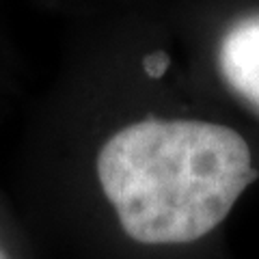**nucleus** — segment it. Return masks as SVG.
I'll list each match as a JSON object with an SVG mask.
<instances>
[{
  "label": "nucleus",
  "mask_w": 259,
  "mask_h": 259,
  "mask_svg": "<svg viewBox=\"0 0 259 259\" xmlns=\"http://www.w3.org/2000/svg\"><path fill=\"white\" fill-rule=\"evenodd\" d=\"M257 177L236 130L194 119H145L97 153V180L121 229L141 244H188L221 225Z\"/></svg>",
  "instance_id": "1"
},
{
  "label": "nucleus",
  "mask_w": 259,
  "mask_h": 259,
  "mask_svg": "<svg viewBox=\"0 0 259 259\" xmlns=\"http://www.w3.org/2000/svg\"><path fill=\"white\" fill-rule=\"evenodd\" d=\"M218 69L242 100L259 110V13L242 15L218 44Z\"/></svg>",
  "instance_id": "2"
},
{
  "label": "nucleus",
  "mask_w": 259,
  "mask_h": 259,
  "mask_svg": "<svg viewBox=\"0 0 259 259\" xmlns=\"http://www.w3.org/2000/svg\"><path fill=\"white\" fill-rule=\"evenodd\" d=\"M0 259H9V257H7V255L3 253V248H0Z\"/></svg>",
  "instance_id": "3"
}]
</instances>
